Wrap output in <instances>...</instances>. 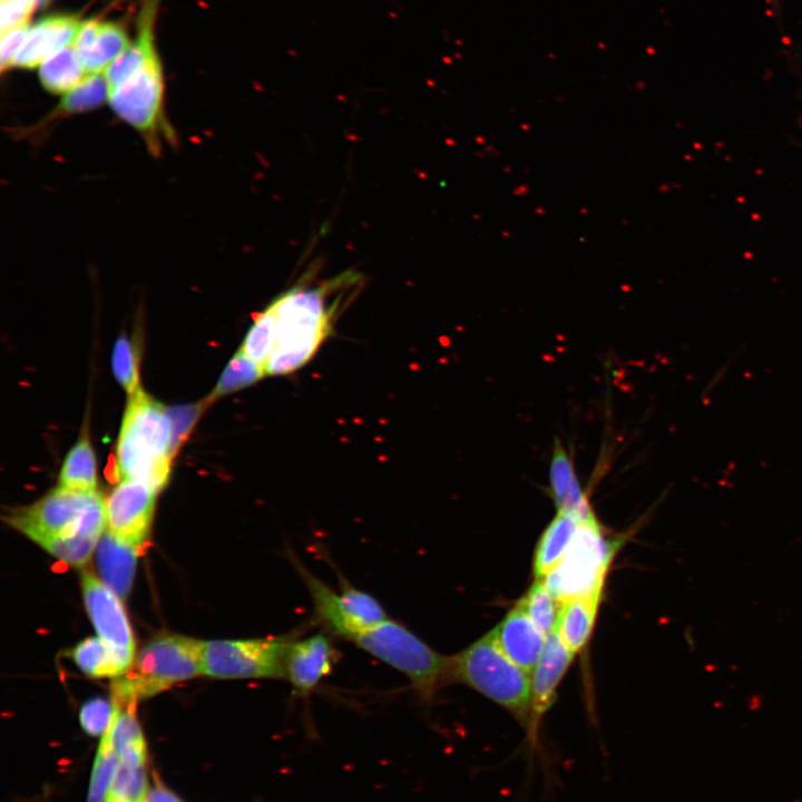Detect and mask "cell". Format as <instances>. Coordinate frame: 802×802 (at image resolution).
Returning <instances> with one entry per match:
<instances>
[{
    "label": "cell",
    "instance_id": "1",
    "mask_svg": "<svg viewBox=\"0 0 802 802\" xmlns=\"http://www.w3.org/2000/svg\"><path fill=\"white\" fill-rule=\"evenodd\" d=\"M7 522L57 559L82 567L106 529V508L97 491L61 486L32 505L16 509Z\"/></svg>",
    "mask_w": 802,
    "mask_h": 802
},
{
    "label": "cell",
    "instance_id": "2",
    "mask_svg": "<svg viewBox=\"0 0 802 802\" xmlns=\"http://www.w3.org/2000/svg\"><path fill=\"white\" fill-rule=\"evenodd\" d=\"M361 276L353 271L316 286L299 283L281 293L267 306L273 314L275 343L264 364L266 375L290 374L305 365L330 335L333 316L342 295L330 296L356 285Z\"/></svg>",
    "mask_w": 802,
    "mask_h": 802
},
{
    "label": "cell",
    "instance_id": "3",
    "mask_svg": "<svg viewBox=\"0 0 802 802\" xmlns=\"http://www.w3.org/2000/svg\"><path fill=\"white\" fill-rule=\"evenodd\" d=\"M176 449L168 411L138 388L129 395L116 447V479H136L159 491Z\"/></svg>",
    "mask_w": 802,
    "mask_h": 802
},
{
    "label": "cell",
    "instance_id": "4",
    "mask_svg": "<svg viewBox=\"0 0 802 802\" xmlns=\"http://www.w3.org/2000/svg\"><path fill=\"white\" fill-rule=\"evenodd\" d=\"M461 683L507 710L535 741L529 674L498 647L491 632L451 656L450 683Z\"/></svg>",
    "mask_w": 802,
    "mask_h": 802
},
{
    "label": "cell",
    "instance_id": "5",
    "mask_svg": "<svg viewBox=\"0 0 802 802\" xmlns=\"http://www.w3.org/2000/svg\"><path fill=\"white\" fill-rule=\"evenodd\" d=\"M203 646V640L183 635H164L148 642L131 668L115 678L113 702L134 705L137 700L202 675Z\"/></svg>",
    "mask_w": 802,
    "mask_h": 802
},
{
    "label": "cell",
    "instance_id": "6",
    "mask_svg": "<svg viewBox=\"0 0 802 802\" xmlns=\"http://www.w3.org/2000/svg\"><path fill=\"white\" fill-rule=\"evenodd\" d=\"M359 648L402 673L422 700L450 683L451 657L436 652L399 622L387 618L352 640Z\"/></svg>",
    "mask_w": 802,
    "mask_h": 802
},
{
    "label": "cell",
    "instance_id": "7",
    "mask_svg": "<svg viewBox=\"0 0 802 802\" xmlns=\"http://www.w3.org/2000/svg\"><path fill=\"white\" fill-rule=\"evenodd\" d=\"M615 550L616 542L604 535L593 515L581 520L559 564L540 580L559 603L579 597L602 596Z\"/></svg>",
    "mask_w": 802,
    "mask_h": 802
},
{
    "label": "cell",
    "instance_id": "8",
    "mask_svg": "<svg viewBox=\"0 0 802 802\" xmlns=\"http://www.w3.org/2000/svg\"><path fill=\"white\" fill-rule=\"evenodd\" d=\"M297 633L247 639L204 642L203 674L221 679H281Z\"/></svg>",
    "mask_w": 802,
    "mask_h": 802
},
{
    "label": "cell",
    "instance_id": "9",
    "mask_svg": "<svg viewBox=\"0 0 802 802\" xmlns=\"http://www.w3.org/2000/svg\"><path fill=\"white\" fill-rule=\"evenodd\" d=\"M108 104L120 119L144 136L150 149L158 147L165 125L164 78L157 52L109 87Z\"/></svg>",
    "mask_w": 802,
    "mask_h": 802
},
{
    "label": "cell",
    "instance_id": "10",
    "mask_svg": "<svg viewBox=\"0 0 802 802\" xmlns=\"http://www.w3.org/2000/svg\"><path fill=\"white\" fill-rule=\"evenodd\" d=\"M157 490L136 479H121L105 500L106 529L129 544L145 542L153 520Z\"/></svg>",
    "mask_w": 802,
    "mask_h": 802
},
{
    "label": "cell",
    "instance_id": "11",
    "mask_svg": "<svg viewBox=\"0 0 802 802\" xmlns=\"http://www.w3.org/2000/svg\"><path fill=\"white\" fill-rule=\"evenodd\" d=\"M80 579L85 607L97 636L134 664L135 640L121 599L89 571H82Z\"/></svg>",
    "mask_w": 802,
    "mask_h": 802
},
{
    "label": "cell",
    "instance_id": "12",
    "mask_svg": "<svg viewBox=\"0 0 802 802\" xmlns=\"http://www.w3.org/2000/svg\"><path fill=\"white\" fill-rule=\"evenodd\" d=\"M336 651L329 635L316 633L295 638L285 659V679L295 694L309 695L332 671Z\"/></svg>",
    "mask_w": 802,
    "mask_h": 802
},
{
    "label": "cell",
    "instance_id": "13",
    "mask_svg": "<svg viewBox=\"0 0 802 802\" xmlns=\"http://www.w3.org/2000/svg\"><path fill=\"white\" fill-rule=\"evenodd\" d=\"M82 21L71 14L46 17L29 27L12 67L36 68L46 59L74 45Z\"/></svg>",
    "mask_w": 802,
    "mask_h": 802
},
{
    "label": "cell",
    "instance_id": "14",
    "mask_svg": "<svg viewBox=\"0 0 802 802\" xmlns=\"http://www.w3.org/2000/svg\"><path fill=\"white\" fill-rule=\"evenodd\" d=\"M501 652L522 671L530 674L541 654L546 635L519 604L491 630Z\"/></svg>",
    "mask_w": 802,
    "mask_h": 802
},
{
    "label": "cell",
    "instance_id": "15",
    "mask_svg": "<svg viewBox=\"0 0 802 802\" xmlns=\"http://www.w3.org/2000/svg\"><path fill=\"white\" fill-rule=\"evenodd\" d=\"M128 46V36L120 25L96 19L82 21L74 42L88 75L104 74Z\"/></svg>",
    "mask_w": 802,
    "mask_h": 802
},
{
    "label": "cell",
    "instance_id": "16",
    "mask_svg": "<svg viewBox=\"0 0 802 802\" xmlns=\"http://www.w3.org/2000/svg\"><path fill=\"white\" fill-rule=\"evenodd\" d=\"M573 657L574 653L556 629L546 636L541 654L532 672L531 694L535 740L539 720L554 704L557 686Z\"/></svg>",
    "mask_w": 802,
    "mask_h": 802
},
{
    "label": "cell",
    "instance_id": "17",
    "mask_svg": "<svg viewBox=\"0 0 802 802\" xmlns=\"http://www.w3.org/2000/svg\"><path fill=\"white\" fill-rule=\"evenodd\" d=\"M138 548L105 529L95 549L100 579L121 600L128 596L133 585Z\"/></svg>",
    "mask_w": 802,
    "mask_h": 802
},
{
    "label": "cell",
    "instance_id": "18",
    "mask_svg": "<svg viewBox=\"0 0 802 802\" xmlns=\"http://www.w3.org/2000/svg\"><path fill=\"white\" fill-rule=\"evenodd\" d=\"M549 483L558 512L571 511L584 517L594 515L587 496L580 487L574 462L558 442L555 443L550 460Z\"/></svg>",
    "mask_w": 802,
    "mask_h": 802
},
{
    "label": "cell",
    "instance_id": "19",
    "mask_svg": "<svg viewBox=\"0 0 802 802\" xmlns=\"http://www.w3.org/2000/svg\"><path fill=\"white\" fill-rule=\"evenodd\" d=\"M588 517L571 511L558 512L538 541L534 559L536 579H542L559 564L581 520Z\"/></svg>",
    "mask_w": 802,
    "mask_h": 802
},
{
    "label": "cell",
    "instance_id": "20",
    "mask_svg": "<svg viewBox=\"0 0 802 802\" xmlns=\"http://www.w3.org/2000/svg\"><path fill=\"white\" fill-rule=\"evenodd\" d=\"M113 704L111 722L104 735L121 764L144 766L147 759V749L140 725L133 710L134 705H121L115 702Z\"/></svg>",
    "mask_w": 802,
    "mask_h": 802
},
{
    "label": "cell",
    "instance_id": "21",
    "mask_svg": "<svg viewBox=\"0 0 802 802\" xmlns=\"http://www.w3.org/2000/svg\"><path fill=\"white\" fill-rule=\"evenodd\" d=\"M600 596L579 597L560 605L556 630L575 654L587 643L593 630Z\"/></svg>",
    "mask_w": 802,
    "mask_h": 802
},
{
    "label": "cell",
    "instance_id": "22",
    "mask_svg": "<svg viewBox=\"0 0 802 802\" xmlns=\"http://www.w3.org/2000/svg\"><path fill=\"white\" fill-rule=\"evenodd\" d=\"M70 656L86 675L96 678H117L133 666V663L116 653L98 636L79 642L71 649Z\"/></svg>",
    "mask_w": 802,
    "mask_h": 802
},
{
    "label": "cell",
    "instance_id": "23",
    "mask_svg": "<svg viewBox=\"0 0 802 802\" xmlns=\"http://www.w3.org/2000/svg\"><path fill=\"white\" fill-rule=\"evenodd\" d=\"M38 68L43 88L56 95H65L88 76L74 45L52 55Z\"/></svg>",
    "mask_w": 802,
    "mask_h": 802
},
{
    "label": "cell",
    "instance_id": "24",
    "mask_svg": "<svg viewBox=\"0 0 802 802\" xmlns=\"http://www.w3.org/2000/svg\"><path fill=\"white\" fill-rule=\"evenodd\" d=\"M59 486L79 490H97L96 457L87 437L80 438L68 452L59 475Z\"/></svg>",
    "mask_w": 802,
    "mask_h": 802
},
{
    "label": "cell",
    "instance_id": "25",
    "mask_svg": "<svg viewBox=\"0 0 802 802\" xmlns=\"http://www.w3.org/2000/svg\"><path fill=\"white\" fill-rule=\"evenodd\" d=\"M266 375L264 366L238 350L223 370L207 402L244 389Z\"/></svg>",
    "mask_w": 802,
    "mask_h": 802
},
{
    "label": "cell",
    "instance_id": "26",
    "mask_svg": "<svg viewBox=\"0 0 802 802\" xmlns=\"http://www.w3.org/2000/svg\"><path fill=\"white\" fill-rule=\"evenodd\" d=\"M108 94L105 74L88 75L78 86L62 95L56 114L72 115L95 109L108 101Z\"/></svg>",
    "mask_w": 802,
    "mask_h": 802
},
{
    "label": "cell",
    "instance_id": "27",
    "mask_svg": "<svg viewBox=\"0 0 802 802\" xmlns=\"http://www.w3.org/2000/svg\"><path fill=\"white\" fill-rule=\"evenodd\" d=\"M518 604L544 635L556 629L561 603L550 595L542 580L536 579Z\"/></svg>",
    "mask_w": 802,
    "mask_h": 802
},
{
    "label": "cell",
    "instance_id": "28",
    "mask_svg": "<svg viewBox=\"0 0 802 802\" xmlns=\"http://www.w3.org/2000/svg\"><path fill=\"white\" fill-rule=\"evenodd\" d=\"M274 319L270 309L266 307L256 315L239 350L245 355L264 366L274 349Z\"/></svg>",
    "mask_w": 802,
    "mask_h": 802
},
{
    "label": "cell",
    "instance_id": "29",
    "mask_svg": "<svg viewBox=\"0 0 802 802\" xmlns=\"http://www.w3.org/2000/svg\"><path fill=\"white\" fill-rule=\"evenodd\" d=\"M148 790L144 766L120 763L107 793V802H144Z\"/></svg>",
    "mask_w": 802,
    "mask_h": 802
},
{
    "label": "cell",
    "instance_id": "30",
    "mask_svg": "<svg viewBox=\"0 0 802 802\" xmlns=\"http://www.w3.org/2000/svg\"><path fill=\"white\" fill-rule=\"evenodd\" d=\"M120 761L107 737L101 735L97 756L91 772L87 802H102L108 793Z\"/></svg>",
    "mask_w": 802,
    "mask_h": 802
},
{
    "label": "cell",
    "instance_id": "31",
    "mask_svg": "<svg viewBox=\"0 0 802 802\" xmlns=\"http://www.w3.org/2000/svg\"><path fill=\"white\" fill-rule=\"evenodd\" d=\"M138 351L134 342L121 335L115 343L111 355V368L118 383L133 394L139 387Z\"/></svg>",
    "mask_w": 802,
    "mask_h": 802
},
{
    "label": "cell",
    "instance_id": "32",
    "mask_svg": "<svg viewBox=\"0 0 802 802\" xmlns=\"http://www.w3.org/2000/svg\"><path fill=\"white\" fill-rule=\"evenodd\" d=\"M113 713V702L104 697L90 698L80 708V725L84 731L92 736L104 735L109 727Z\"/></svg>",
    "mask_w": 802,
    "mask_h": 802
},
{
    "label": "cell",
    "instance_id": "33",
    "mask_svg": "<svg viewBox=\"0 0 802 802\" xmlns=\"http://www.w3.org/2000/svg\"><path fill=\"white\" fill-rule=\"evenodd\" d=\"M36 6L31 0H1V32L28 25Z\"/></svg>",
    "mask_w": 802,
    "mask_h": 802
},
{
    "label": "cell",
    "instance_id": "34",
    "mask_svg": "<svg viewBox=\"0 0 802 802\" xmlns=\"http://www.w3.org/2000/svg\"><path fill=\"white\" fill-rule=\"evenodd\" d=\"M200 410L202 407L199 404L167 409L176 451L178 444L186 438L189 429L193 427V423L198 417Z\"/></svg>",
    "mask_w": 802,
    "mask_h": 802
},
{
    "label": "cell",
    "instance_id": "35",
    "mask_svg": "<svg viewBox=\"0 0 802 802\" xmlns=\"http://www.w3.org/2000/svg\"><path fill=\"white\" fill-rule=\"evenodd\" d=\"M29 27V25H25L1 32L0 65L2 71L12 67L13 59L27 36Z\"/></svg>",
    "mask_w": 802,
    "mask_h": 802
},
{
    "label": "cell",
    "instance_id": "36",
    "mask_svg": "<svg viewBox=\"0 0 802 802\" xmlns=\"http://www.w3.org/2000/svg\"><path fill=\"white\" fill-rule=\"evenodd\" d=\"M144 802H182L173 792L163 784L156 783L147 792Z\"/></svg>",
    "mask_w": 802,
    "mask_h": 802
},
{
    "label": "cell",
    "instance_id": "37",
    "mask_svg": "<svg viewBox=\"0 0 802 802\" xmlns=\"http://www.w3.org/2000/svg\"><path fill=\"white\" fill-rule=\"evenodd\" d=\"M31 1H33L36 4H38V2H40L41 0H31Z\"/></svg>",
    "mask_w": 802,
    "mask_h": 802
}]
</instances>
